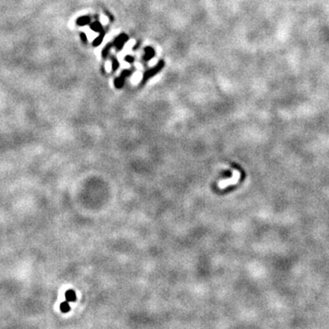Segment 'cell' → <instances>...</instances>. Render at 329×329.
Returning <instances> with one entry per match:
<instances>
[{
	"instance_id": "6da1fadb",
	"label": "cell",
	"mask_w": 329,
	"mask_h": 329,
	"mask_svg": "<svg viewBox=\"0 0 329 329\" xmlns=\"http://www.w3.org/2000/svg\"><path fill=\"white\" fill-rule=\"evenodd\" d=\"M65 296H66V300L68 302H74L76 300V294H75V292L72 291V290H69L67 291L66 293H65Z\"/></svg>"
},
{
	"instance_id": "7a4b0ae2",
	"label": "cell",
	"mask_w": 329,
	"mask_h": 329,
	"mask_svg": "<svg viewBox=\"0 0 329 329\" xmlns=\"http://www.w3.org/2000/svg\"><path fill=\"white\" fill-rule=\"evenodd\" d=\"M70 309H71V307H70V304H69V303H68V301L67 302H63L61 304V312L67 313V312L70 311Z\"/></svg>"
},
{
	"instance_id": "3957f363",
	"label": "cell",
	"mask_w": 329,
	"mask_h": 329,
	"mask_svg": "<svg viewBox=\"0 0 329 329\" xmlns=\"http://www.w3.org/2000/svg\"><path fill=\"white\" fill-rule=\"evenodd\" d=\"M89 20H90V19H89L88 18H81V19H79V20H78V24L84 25V24L88 23Z\"/></svg>"
}]
</instances>
